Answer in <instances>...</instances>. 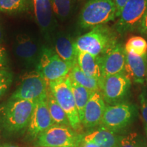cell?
Instances as JSON below:
<instances>
[{"label":"cell","mask_w":147,"mask_h":147,"mask_svg":"<svg viewBox=\"0 0 147 147\" xmlns=\"http://www.w3.org/2000/svg\"><path fill=\"white\" fill-rule=\"evenodd\" d=\"M36 102L8 100L0 106V127L9 134H17L27 130Z\"/></svg>","instance_id":"cell-1"},{"label":"cell","mask_w":147,"mask_h":147,"mask_svg":"<svg viewBox=\"0 0 147 147\" xmlns=\"http://www.w3.org/2000/svg\"><path fill=\"white\" fill-rule=\"evenodd\" d=\"M117 34L106 25H100L82 35L75 41L78 51L88 53L95 57L104 55L116 44Z\"/></svg>","instance_id":"cell-2"},{"label":"cell","mask_w":147,"mask_h":147,"mask_svg":"<svg viewBox=\"0 0 147 147\" xmlns=\"http://www.w3.org/2000/svg\"><path fill=\"white\" fill-rule=\"evenodd\" d=\"M116 18L113 0H87L79 14L78 25L82 29H91L106 25Z\"/></svg>","instance_id":"cell-3"},{"label":"cell","mask_w":147,"mask_h":147,"mask_svg":"<svg viewBox=\"0 0 147 147\" xmlns=\"http://www.w3.org/2000/svg\"><path fill=\"white\" fill-rule=\"evenodd\" d=\"M83 135L69 126L53 125L37 138L35 146L78 147Z\"/></svg>","instance_id":"cell-4"},{"label":"cell","mask_w":147,"mask_h":147,"mask_svg":"<svg viewBox=\"0 0 147 147\" xmlns=\"http://www.w3.org/2000/svg\"><path fill=\"white\" fill-rule=\"evenodd\" d=\"M49 88L55 100L65 113L71 127L78 131L81 129L82 124L70 87L69 74L57 81L49 82Z\"/></svg>","instance_id":"cell-5"},{"label":"cell","mask_w":147,"mask_h":147,"mask_svg":"<svg viewBox=\"0 0 147 147\" xmlns=\"http://www.w3.org/2000/svg\"><path fill=\"white\" fill-rule=\"evenodd\" d=\"M36 69L49 83L65 78L70 73L71 68L52 48L43 45Z\"/></svg>","instance_id":"cell-6"},{"label":"cell","mask_w":147,"mask_h":147,"mask_svg":"<svg viewBox=\"0 0 147 147\" xmlns=\"http://www.w3.org/2000/svg\"><path fill=\"white\" fill-rule=\"evenodd\" d=\"M136 114V107L132 104L125 102L115 105L106 104L100 125L119 134L131 125Z\"/></svg>","instance_id":"cell-7"},{"label":"cell","mask_w":147,"mask_h":147,"mask_svg":"<svg viewBox=\"0 0 147 147\" xmlns=\"http://www.w3.org/2000/svg\"><path fill=\"white\" fill-rule=\"evenodd\" d=\"M131 86V79L125 74H120L104 77L100 87L106 104L115 105L125 102Z\"/></svg>","instance_id":"cell-8"},{"label":"cell","mask_w":147,"mask_h":147,"mask_svg":"<svg viewBox=\"0 0 147 147\" xmlns=\"http://www.w3.org/2000/svg\"><path fill=\"white\" fill-rule=\"evenodd\" d=\"M42 45L36 36L27 34H18L14 43V55L25 67L36 68Z\"/></svg>","instance_id":"cell-9"},{"label":"cell","mask_w":147,"mask_h":147,"mask_svg":"<svg viewBox=\"0 0 147 147\" xmlns=\"http://www.w3.org/2000/svg\"><path fill=\"white\" fill-rule=\"evenodd\" d=\"M49 83L38 71H34L24 77L9 100L37 102L47 95Z\"/></svg>","instance_id":"cell-10"},{"label":"cell","mask_w":147,"mask_h":147,"mask_svg":"<svg viewBox=\"0 0 147 147\" xmlns=\"http://www.w3.org/2000/svg\"><path fill=\"white\" fill-rule=\"evenodd\" d=\"M146 12L147 0H129L115 24L116 32L120 34L134 32Z\"/></svg>","instance_id":"cell-11"},{"label":"cell","mask_w":147,"mask_h":147,"mask_svg":"<svg viewBox=\"0 0 147 147\" xmlns=\"http://www.w3.org/2000/svg\"><path fill=\"white\" fill-rule=\"evenodd\" d=\"M32 9L40 32L47 42L51 44L58 28L51 0H32Z\"/></svg>","instance_id":"cell-12"},{"label":"cell","mask_w":147,"mask_h":147,"mask_svg":"<svg viewBox=\"0 0 147 147\" xmlns=\"http://www.w3.org/2000/svg\"><path fill=\"white\" fill-rule=\"evenodd\" d=\"M53 125L47 105V95L37 101L27 128V138L32 140H36L40 134Z\"/></svg>","instance_id":"cell-13"},{"label":"cell","mask_w":147,"mask_h":147,"mask_svg":"<svg viewBox=\"0 0 147 147\" xmlns=\"http://www.w3.org/2000/svg\"><path fill=\"white\" fill-rule=\"evenodd\" d=\"M102 77L125 74V51L122 44L116 45L104 55L98 57Z\"/></svg>","instance_id":"cell-14"},{"label":"cell","mask_w":147,"mask_h":147,"mask_svg":"<svg viewBox=\"0 0 147 147\" xmlns=\"http://www.w3.org/2000/svg\"><path fill=\"white\" fill-rule=\"evenodd\" d=\"M106 107V104L101 91L93 92L84 108L82 125L88 129L100 126Z\"/></svg>","instance_id":"cell-15"},{"label":"cell","mask_w":147,"mask_h":147,"mask_svg":"<svg viewBox=\"0 0 147 147\" xmlns=\"http://www.w3.org/2000/svg\"><path fill=\"white\" fill-rule=\"evenodd\" d=\"M52 49L58 56L72 68L77 63L78 50L71 36L61 31H57L51 40Z\"/></svg>","instance_id":"cell-16"},{"label":"cell","mask_w":147,"mask_h":147,"mask_svg":"<svg viewBox=\"0 0 147 147\" xmlns=\"http://www.w3.org/2000/svg\"><path fill=\"white\" fill-rule=\"evenodd\" d=\"M125 74L136 83H144L147 76V55L139 56L125 51Z\"/></svg>","instance_id":"cell-17"},{"label":"cell","mask_w":147,"mask_h":147,"mask_svg":"<svg viewBox=\"0 0 147 147\" xmlns=\"http://www.w3.org/2000/svg\"><path fill=\"white\" fill-rule=\"evenodd\" d=\"M119 138V134L100 125L84 134L82 142H93L99 147H114L118 144Z\"/></svg>","instance_id":"cell-18"},{"label":"cell","mask_w":147,"mask_h":147,"mask_svg":"<svg viewBox=\"0 0 147 147\" xmlns=\"http://www.w3.org/2000/svg\"><path fill=\"white\" fill-rule=\"evenodd\" d=\"M77 63L84 74L97 80L100 86L103 77L99 63L98 57H95L88 53L78 51Z\"/></svg>","instance_id":"cell-19"},{"label":"cell","mask_w":147,"mask_h":147,"mask_svg":"<svg viewBox=\"0 0 147 147\" xmlns=\"http://www.w3.org/2000/svg\"><path fill=\"white\" fill-rule=\"evenodd\" d=\"M69 78L70 87L71 91H72L75 103H76L79 118H80V122L82 123V119H83L84 108H85V106L89 100V97L91 96L92 92L89 91V90L82 87V86L80 85L78 83H77L75 80H74L71 78L69 75Z\"/></svg>","instance_id":"cell-20"},{"label":"cell","mask_w":147,"mask_h":147,"mask_svg":"<svg viewBox=\"0 0 147 147\" xmlns=\"http://www.w3.org/2000/svg\"><path fill=\"white\" fill-rule=\"evenodd\" d=\"M55 18L65 22L72 16L76 8L77 0H51Z\"/></svg>","instance_id":"cell-21"},{"label":"cell","mask_w":147,"mask_h":147,"mask_svg":"<svg viewBox=\"0 0 147 147\" xmlns=\"http://www.w3.org/2000/svg\"><path fill=\"white\" fill-rule=\"evenodd\" d=\"M47 105L54 125L71 127L65 113L55 100L49 88L47 91Z\"/></svg>","instance_id":"cell-22"},{"label":"cell","mask_w":147,"mask_h":147,"mask_svg":"<svg viewBox=\"0 0 147 147\" xmlns=\"http://www.w3.org/2000/svg\"><path fill=\"white\" fill-rule=\"evenodd\" d=\"M69 75L77 83L86 88L92 93L100 91V84L97 80L84 74L80 68L78 63L73 66Z\"/></svg>","instance_id":"cell-23"},{"label":"cell","mask_w":147,"mask_h":147,"mask_svg":"<svg viewBox=\"0 0 147 147\" xmlns=\"http://www.w3.org/2000/svg\"><path fill=\"white\" fill-rule=\"evenodd\" d=\"M32 9V0H0V11L9 14L24 13Z\"/></svg>","instance_id":"cell-24"},{"label":"cell","mask_w":147,"mask_h":147,"mask_svg":"<svg viewBox=\"0 0 147 147\" xmlns=\"http://www.w3.org/2000/svg\"><path fill=\"white\" fill-rule=\"evenodd\" d=\"M124 49L127 53L144 56L147 55V42L142 37H131L127 41Z\"/></svg>","instance_id":"cell-25"},{"label":"cell","mask_w":147,"mask_h":147,"mask_svg":"<svg viewBox=\"0 0 147 147\" xmlns=\"http://www.w3.org/2000/svg\"><path fill=\"white\" fill-rule=\"evenodd\" d=\"M118 147H146L142 138L137 133L119 135Z\"/></svg>","instance_id":"cell-26"},{"label":"cell","mask_w":147,"mask_h":147,"mask_svg":"<svg viewBox=\"0 0 147 147\" xmlns=\"http://www.w3.org/2000/svg\"><path fill=\"white\" fill-rule=\"evenodd\" d=\"M13 81L12 71L6 67H0V99L8 91Z\"/></svg>","instance_id":"cell-27"},{"label":"cell","mask_w":147,"mask_h":147,"mask_svg":"<svg viewBox=\"0 0 147 147\" xmlns=\"http://www.w3.org/2000/svg\"><path fill=\"white\" fill-rule=\"evenodd\" d=\"M139 103L143 123L144 126L147 127V93L146 91H142L139 95Z\"/></svg>","instance_id":"cell-28"},{"label":"cell","mask_w":147,"mask_h":147,"mask_svg":"<svg viewBox=\"0 0 147 147\" xmlns=\"http://www.w3.org/2000/svg\"><path fill=\"white\" fill-rule=\"evenodd\" d=\"M137 30L141 34L147 36V12L140 22Z\"/></svg>","instance_id":"cell-29"},{"label":"cell","mask_w":147,"mask_h":147,"mask_svg":"<svg viewBox=\"0 0 147 147\" xmlns=\"http://www.w3.org/2000/svg\"><path fill=\"white\" fill-rule=\"evenodd\" d=\"M128 1L129 0H113L116 8V16H117V18L119 17L125 5L127 4V3L128 2Z\"/></svg>","instance_id":"cell-30"},{"label":"cell","mask_w":147,"mask_h":147,"mask_svg":"<svg viewBox=\"0 0 147 147\" xmlns=\"http://www.w3.org/2000/svg\"><path fill=\"white\" fill-rule=\"evenodd\" d=\"M8 62V56L5 49L0 46V67H5Z\"/></svg>","instance_id":"cell-31"},{"label":"cell","mask_w":147,"mask_h":147,"mask_svg":"<svg viewBox=\"0 0 147 147\" xmlns=\"http://www.w3.org/2000/svg\"><path fill=\"white\" fill-rule=\"evenodd\" d=\"M78 147H99V146L93 142H82L81 144L79 145Z\"/></svg>","instance_id":"cell-32"},{"label":"cell","mask_w":147,"mask_h":147,"mask_svg":"<svg viewBox=\"0 0 147 147\" xmlns=\"http://www.w3.org/2000/svg\"><path fill=\"white\" fill-rule=\"evenodd\" d=\"M0 147H18V146L12 144H3L0 145Z\"/></svg>","instance_id":"cell-33"},{"label":"cell","mask_w":147,"mask_h":147,"mask_svg":"<svg viewBox=\"0 0 147 147\" xmlns=\"http://www.w3.org/2000/svg\"><path fill=\"white\" fill-rule=\"evenodd\" d=\"M3 30L1 29V27L0 26V43L3 42Z\"/></svg>","instance_id":"cell-34"},{"label":"cell","mask_w":147,"mask_h":147,"mask_svg":"<svg viewBox=\"0 0 147 147\" xmlns=\"http://www.w3.org/2000/svg\"><path fill=\"white\" fill-rule=\"evenodd\" d=\"M144 129H145V132H146V138H147V127L144 126Z\"/></svg>","instance_id":"cell-35"},{"label":"cell","mask_w":147,"mask_h":147,"mask_svg":"<svg viewBox=\"0 0 147 147\" xmlns=\"http://www.w3.org/2000/svg\"><path fill=\"white\" fill-rule=\"evenodd\" d=\"M114 147H118V144L116 145V146H114Z\"/></svg>","instance_id":"cell-36"},{"label":"cell","mask_w":147,"mask_h":147,"mask_svg":"<svg viewBox=\"0 0 147 147\" xmlns=\"http://www.w3.org/2000/svg\"><path fill=\"white\" fill-rule=\"evenodd\" d=\"M146 84H147V76H146Z\"/></svg>","instance_id":"cell-37"},{"label":"cell","mask_w":147,"mask_h":147,"mask_svg":"<svg viewBox=\"0 0 147 147\" xmlns=\"http://www.w3.org/2000/svg\"><path fill=\"white\" fill-rule=\"evenodd\" d=\"M43 147H52V146H43Z\"/></svg>","instance_id":"cell-38"}]
</instances>
